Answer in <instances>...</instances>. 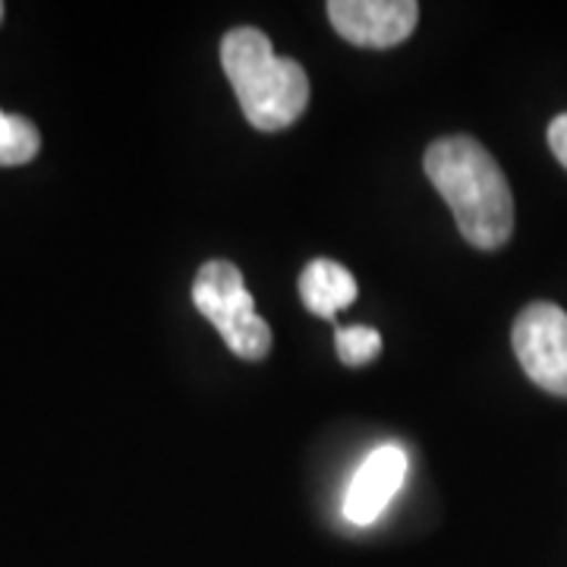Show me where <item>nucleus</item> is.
Returning a JSON list of instances; mask_svg holds the SVG:
<instances>
[{
    "label": "nucleus",
    "instance_id": "1",
    "mask_svg": "<svg viewBox=\"0 0 567 567\" xmlns=\"http://www.w3.org/2000/svg\"><path fill=\"white\" fill-rule=\"evenodd\" d=\"M425 177L442 193L466 244L498 249L514 234V196L505 171L470 136H445L425 148Z\"/></svg>",
    "mask_w": 567,
    "mask_h": 567
},
{
    "label": "nucleus",
    "instance_id": "2",
    "mask_svg": "<svg viewBox=\"0 0 567 567\" xmlns=\"http://www.w3.org/2000/svg\"><path fill=\"white\" fill-rule=\"evenodd\" d=\"M221 66L237 92L246 121L262 133H278L309 104V76L293 58H275L259 29H234L221 41Z\"/></svg>",
    "mask_w": 567,
    "mask_h": 567
},
{
    "label": "nucleus",
    "instance_id": "3",
    "mask_svg": "<svg viewBox=\"0 0 567 567\" xmlns=\"http://www.w3.org/2000/svg\"><path fill=\"white\" fill-rule=\"evenodd\" d=\"M193 303L208 322L221 331L224 344L240 360H265L271 350V328L256 312V303L246 290L244 275L234 262H205L193 281Z\"/></svg>",
    "mask_w": 567,
    "mask_h": 567
},
{
    "label": "nucleus",
    "instance_id": "4",
    "mask_svg": "<svg viewBox=\"0 0 567 567\" xmlns=\"http://www.w3.org/2000/svg\"><path fill=\"white\" fill-rule=\"evenodd\" d=\"M511 344L529 382L567 398V312L561 306H527L514 322Z\"/></svg>",
    "mask_w": 567,
    "mask_h": 567
},
{
    "label": "nucleus",
    "instance_id": "5",
    "mask_svg": "<svg viewBox=\"0 0 567 567\" xmlns=\"http://www.w3.org/2000/svg\"><path fill=\"white\" fill-rule=\"evenodd\" d=\"M331 25L360 48H394L413 35L420 3L413 0H331Z\"/></svg>",
    "mask_w": 567,
    "mask_h": 567
},
{
    "label": "nucleus",
    "instance_id": "6",
    "mask_svg": "<svg viewBox=\"0 0 567 567\" xmlns=\"http://www.w3.org/2000/svg\"><path fill=\"white\" fill-rule=\"evenodd\" d=\"M406 480V454L398 445L375 447L357 470L344 498V517L350 524H372Z\"/></svg>",
    "mask_w": 567,
    "mask_h": 567
},
{
    "label": "nucleus",
    "instance_id": "7",
    "mask_svg": "<svg viewBox=\"0 0 567 567\" xmlns=\"http://www.w3.org/2000/svg\"><path fill=\"white\" fill-rule=\"evenodd\" d=\"M357 293H360L357 278L341 262L316 259V262L306 265L303 275H300L303 306L319 319H334L341 309L357 300Z\"/></svg>",
    "mask_w": 567,
    "mask_h": 567
},
{
    "label": "nucleus",
    "instance_id": "8",
    "mask_svg": "<svg viewBox=\"0 0 567 567\" xmlns=\"http://www.w3.org/2000/svg\"><path fill=\"white\" fill-rule=\"evenodd\" d=\"M41 136L35 123H29L20 114L0 111V167H17L32 162L39 155Z\"/></svg>",
    "mask_w": 567,
    "mask_h": 567
},
{
    "label": "nucleus",
    "instance_id": "9",
    "mask_svg": "<svg viewBox=\"0 0 567 567\" xmlns=\"http://www.w3.org/2000/svg\"><path fill=\"white\" fill-rule=\"evenodd\" d=\"M334 347H338V357L344 365H365L382 353V334L375 328H365V324L338 328Z\"/></svg>",
    "mask_w": 567,
    "mask_h": 567
},
{
    "label": "nucleus",
    "instance_id": "10",
    "mask_svg": "<svg viewBox=\"0 0 567 567\" xmlns=\"http://www.w3.org/2000/svg\"><path fill=\"white\" fill-rule=\"evenodd\" d=\"M548 148L567 167V114H558L555 121L548 123Z\"/></svg>",
    "mask_w": 567,
    "mask_h": 567
},
{
    "label": "nucleus",
    "instance_id": "11",
    "mask_svg": "<svg viewBox=\"0 0 567 567\" xmlns=\"http://www.w3.org/2000/svg\"><path fill=\"white\" fill-rule=\"evenodd\" d=\"M0 22H3V3H0Z\"/></svg>",
    "mask_w": 567,
    "mask_h": 567
}]
</instances>
